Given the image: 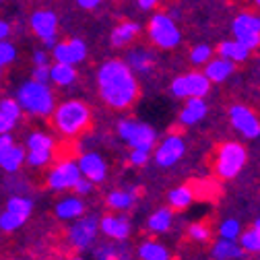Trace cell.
<instances>
[{
  "label": "cell",
  "instance_id": "obj_1",
  "mask_svg": "<svg viewBox=\"0 0 260 260\" xmlns=\"http://www.w3.org/2000/svg\"><path fill=\"white\" fill-rule=\"evenodd\" d=\"M97 89L104 104L112 110H128L139 100L135 71L122 60H108L97 71Z\"/></svg>",
  "mask_w": 260,
  "mask_h": 260
},
{
  "label": "cell",
  "instance_id": "obj_2",
  "mask_svg": "<svg viewBox=\"0 0 260 260\" xmlns=\"http://www.w3.org/2000/svg\"><path fill=\"white\" fill-rule=\"evenodd\" d=\"M52 124L62 137H79L91 126V108L81 100H67L52 110Z\"/></svg>",
  "mask_w": 260,
  "mask_h": 260
},
{
  "label": "cell",
  "instance_id": "obj_3",
  "mask_svg": "<svg viewBox=\"0 0 260 260\" xmlns=\"http://www.w3.org/2000/svg\"><path fill=\"white\" fill-rule=\"evenodd\" d=\"M15 100L21 106V110L29 116L48 118L56 108V97L54 91L48 87V83H38L34 79L19 87Z\"/></svg>",
  "mask_w": 260,
  "mask_h": 260
},
{
  "label": "cell",
  "instance_id": "obj_4",
  "mask_svg": "<svg viewBox=\"0 0 260 260\" xmlns=\"http://www.w3.org/2000/svg\"><path fill=\"white\" fill-rule=\"evenodd\" d=\"M246 159H248V151L244 145H240L236 141L221 143L215 151V157H213V168H215L219 178L232 180L244 170Z\"/></svg>",
  "mask_w": 260,
  "mask_h": 260
},
{
  "label": "cell",
  "instance_id": "obj_5",
  "mask_svg": "<svg viewBox=\"0 0 260 260\" xmlns=\"http://www.w3.org/2000/svg\"><path fill=\"white\" fill-rule=\"evenodd\" d=\"M118 135L126 145H130L133 149L151 151L155 147V141H157L155 130L149 124L139 122V120H130V118L118 122Z\"/></svg>",
  "mask_w": 260,
  "mask_h": 260
},
{
  "label": "cell",
  "instance_id": "obj_6",
  "mask_svg": "<svg viewBox=\"0 0 260 260\" xmlns=\"http://www.w3.org/2000/svg\"><path fill=\"white\" fill-rule=\"evenodd\" d=\"M25 164H29L31 168H46L56 151V143L50 135L46 133H31L27 137L25 143Z\"/></svg>",
  "mask_w": 260,
  "mask_h": 260
},
{
  "label": "cell",
  "instance_id": "obj_7",
  "mask_svg": "<svg viewBox=\"0 0 260 260\" xmlns=\"http://www.w3.org/2000/svg\"><path fill=\"white\" fill-rule=\"evenodd\" d=\"M81 178H83V174L79 170V164H75L71 159H62L48 172L46 186L54 192H69L75 188V184Z\"/></svg>",
  "mask_w": 260,
  "mask_h": 260
},
{
  "label": "cell",
  "instance_id": "obj_8",
  "mask_svg": "<svg viewBox=\"0 0 260 260\" xmlns=\"http://www.w3.org/2000/svg\"><path fill=\"white\" fill-rule=\"evenodd\" d=\"M149 38L153 40L155 46L164 50H172L180 44V31L168 15H155L149 21Z\"/></svg>",
  "mask_w": 260,
  "mask_h": 260
},
{
  "label": "cell",
  "instance_id": "obj_9",
  "mask_svg": "<svg viewBox=\"0 0 260 260\" xmlns=\"http://www.w3.org/2000/svg\"><path fill=\"white\" fill-rule=\"evenodd\" d=\"M211 89V81L205 73H186L172 83V93L178 100H188V97H205Z\"/></svg>",
  "mask_w": 260,
  "mask_h": 260
},
{
  "label": "cell",
  "instance_id": "obj_10",
  "mask_svg": "<svg viewBox=\"0 0 260 260\" xmlns=\"http://www.w3.org/2000/svg\"><path fill=\"white\" fill-rule=\"evenodd\" d=\"M29 25L46 48L56 46V42H58V17H56L54 11H50V9L36 11L29 19Z\"/></svg>",
  "mask_w": 260,
  "mask_h": 260
},
{
  "label": "cell",
  "instance_id": "obj_11",
  "mask_svg": "<svg viewBox=\"0 0 260 260\" xmlns=\"http://www.w3.org/2000/svg\"><path fill=\"white\" fill-rule=\"evenodd\" d=\"M97 234H100V221H97V217H83L81 215L69 227L67 238H69V244L73 248L85 250V248H89L95 242Z\"/></svg>",
  "mask_w": 260,
  "mask_h": 260
},
{
  "label": "cell",
  "instance_id": "obj_12",
  "mask_svg": "<svg viewBox=\"0 0 260 260\" xmlns=\"http://www.w3.org/2000/svg\"><path fill=\"white\" fill-rule=\"evenodd\" d=\"M184 153H186L184 139L178 133H172V135H168L164 141L155 147L153 157H155V164L159 168H172V166H176L178 161L184 157Z\"/></svg>",
  "mask_w": 260,
  "mask_h": 260
},
{
  "label": "cell",
  "instance_id": "obj_13",
  "mask_svg": "<svg viewBox=\"0 0 260 260\" xmlns=\"http://www.w3.org/2000/svg\"><path fill=\"white\" fill-rule=\"evenodd\" d=\"M25 164V149L15 143L11 133L0 135V168L7 174H15Z\"/></svg>",
  "mask_w": 260,
  "mask_h": 260
},
{
  "label": "cell",
  "instance_id": "obj_14",
  "mask_svg": "<svg viewBox=\"0 0 260 260\" xmlns=\"http://www.w3.org/2000/svg\"><path fill=\"white\" fill-rule=\"evenodd\" d=\"M234 36L240 44H244L248 50H254L260 46V19L254 15H240L234 21Z\"/></svg>",
  "mask_w": 260,
  "mask_h": 260
},
{
  "label": "cell",
  "instance_id": "obj_15",
  "mask_svg": "<svg viewBox=\"0 0 260 260\" xmlns=\"http://www.w3.org/2000/svg\"><path fill=\"white\" fill-rule=\"evenodd\" d=\"M230 120L238 133H242L246 139H258L260 137V120L256 114L246 106H234L230 110Z\"/></svg>",
  "mask_w": 260,
  "mask_h": 260
},
{
  "label": "cell",
  "instance_id": "obj_16",
  "mask_svg": "<svg viewBox=\"0 0 260 260\" xmlns=\"http://www.w3.org/2000/svg\"><path fill=\"white\" fill-rule=\"evenodd\" d=\"M52 56L56 62H64V64H79L87 58V46L83 40L73 38L67 42H56V46L52 48Z\"/></svg>",
  "mask_w": 260,
  "mask_h": 260
},
{
  "label": "cell",
  "instance_id": "obj_17",
  "mask_svg": "<svg viewBox=\"0 0 260 260\" xmlns=\"http://www.w3.org/2000/svg\"><path fill=\"white\" fill-rule=\"evenodd\" d=\"M79 170L83 174V178L91 180L93 184H102L108 178V166H106V159L100 153H83L79 157Z\"/></svg>",
  "mask_w": 260,
  "mask_h": 260
},
{
  "label": "cell",
  "instance_id": "obj_18",
  "mask_svg": "<svg viewBox=\"0 0 260 260\" xmlns=\"http://www.w3.org/2000/svg\"><path fill=\"white\" fill-rule=\"evenodd\" d=\"M100 232L114 242H124L130 236V223L120 215H106L100 219Z\"/></svg>",
  "mask_w": 260,
  "mask_h": 260
},
{
  "label": "cell",
  "instance_id": "obj_19",
  "mask_svg": "<svg viewBox=\"0 0 260 260\" xmlns=\"http://www.w3.org/2000/svg\"><path fill=\"white\" fill-rule=\"evenodd\" d=\"M21 116H23V110L17 104V100H11V97L0 100V135L11 133V130L19 124Z\"/></svg>",
  "mask_w": 260,
  "mask_h": 260
},
{
  "label": "cell",
  "instance_id": "obj_20",
  "mask_svg": "<svg viewBox=\"0 0 260 260\" xmlns=\"http://www.w3.org/2000/svg\"><path fill=\"white\" fill-rule=\"evenodd\" d=\"M54 213L62 221H75L81 215H85V203L81 201V197H64L56 203Z\"/></svg>",
  "mask_w": 260,
  "mask_h": 260
},
{
  "label": "cell",
  "instance_id": "obj_21",
  "mask_svg": "<svg viewBox=\"0 0 260 260\" xmlns=\"http://www.w3.org/2000/svg\"><path fill=\"white\" fill-rule=\"evenodd\" d=\"M207 104L203 97H188V102L180 114V122L186 124V126H192V124H199L205 116H207Z\"/></svg>",
  "mask_w": 260,
  "mask_h": 260
},
{
  "label": "cell",
  "instance_id": "obj_22",
  "mask_svg": "<svg viewBox=\"0 0 260 260\" xmlns=\"http://www.w3.org/2000/svg\"><path fill=\"white\" fill-rule=\"evenodd\" d=\"M236 71V62L227 60V58H217L207 62V69H205V77L211 83H223L230 75H234Z\"/></svg>",
  "mask_w": 260,
  "mask_h": 260
},
{
  "label": "cell",
  "instance_id": "obj_23",
  "mask_svg": "<svg viewBox=\"0 0 260 260\" xmlns=\"http://www.w3.org/2000/svg\"><path fill=\"white\" fill-rule=\"evenodd\" d=\"M139 31H141V27H139L137 23H133V21H124V23H120V25L112 31L110 42H112V46H114V48L128 46V44H133V42L137 40Z\"/></svg>",
  "mask_w": 260,
  "mask_h": 260
},
{
  "label": "cell",
  "instance_id": "obj_24",
  "mask_svg": "<svg viewBox=\"0 0 260 260\" xmlns=\"http://www.w3.org/2000/svg\"><path fill=\"white\" fill-rule=\"evenodd\" d=\"M211 254H213L215 260H238V258L244 256V250L238 244V240H225V238H221L219 242H215Z\"/></svg>",
  "mask_w": 260,
  "mask_h": 260
},
{
  "label": "cell",
  "instance_id": "obj_25",
  "mask_svg": "<svg viewBox=\"0 0 260 260\" xmlns=\"http://www.w3.org/2000/svg\"><path fill=\"white\" fill-rule=\"evenodd\" d=\"M50 81L58 87H69L77 81V71L73 64H64V62H56L50 67Z\"/></svg>",
  "mask_w": 260,
  "mask_h": 260
},
{
  "label": "cell",
  "instance_id": "obj_26",
  "mask_svg": "<svg viewBox=\"0 0 260 260\" xmlns=\"http://www.w3.org/2000/svg\"><path fill=\"white\" fill-rule=\"evenodd\" d=\"M137 197L139 194L135 190H114V192L108 194L106 203L114 211H126V209H130L137 203Z\"/></svg>",
  "mask_w": 260,
  "mask_h": 260
},
{
  "label": "cell",
  "instance_id": "obj_27",
  "mask_svg": "<svg viewBox=\"0 0 260 260\" xmlns=\"http://www.w3.org/2000/svg\"><path fill=\"white\" fill-rule=\"evenodd\" d=\"M172 221H174V209H157L149 217L147 227H149V232H153V234H164L172 227Z\"/></svg>",
  "mask_w": 260,
  "mask_h": 260
},
{
  "label": "cell",
  "instance_id": "obj_28",
  "mask_svg": "<svg viewBox=\"0 0 260 260\" xmlns=\"http://www.w3.org/2000/svg\"><path fill=\"white\" fill-rule=\"evenodd\" d=\"M219 56L232 60V62H244V60H248L250 50L244 44H240L238 40H234V42H221L219 44Z\"/></svg>",
  "mask_w": 260,
  "mask_h": 260
},
{
  "label": "cell",
  "instance_id": "obj_29",
  "mask_svg": "<svg viewBox=\"0 0 260 260\" xmlns=\"http://www.w3.org/2000/svg\"><path fill=\"white\" fill-rule=\"evenodd\" d=\"M170 209L174 211H182V209H188L194 201V190L190 186H178L170 192Z\"/></svg>",
  "mask_w": 260,
  "mask_h": 260
},
{
  "label": "cell",
  "instance_id": "obj_30",
  "mask_svg": "<svg viewBox=\"0 0 260 260\" xmlns=\"http://www.w3.org/2000/svg\"><path fill=\"white\" fill-rule=\"evenodd\" d=\"M139 258L141 260H170V252L166 246H161L159 242L147 240L139 246Z\"/></svg>",
  "mask_w": 260,
  "mask_h": 260
},
{
  "label": "cell",
  "instance_id": "obj_31",
  "mask_svg": "<svg viewBox=\"0 0 260 260\" xmlns=\"http://www.w3.org/2000/svg\"><path fill=\"white\" fill-rule=\"evenodd\" d=\"M126 64L137 73H149L153 69V64H155V58L145 50H133V52H128V62Z\"/></svg>",
  "mask_w": 260,
  "mask_h": 260
},
{
  "label": "cell",
  "instance_id": "obj_32",
  "mask_svg": "<svg viewBox=\"0 0 260 260\" xmlns=\"http://www.w3.org/2000/svg\"><path fill=\"white\" fill-rule=\"evenodd\" d=\"M27 219H29V217H25V215H21V213H15V211H11V209H5L3 213H0V232H7V234L17 232L19 227L25 225Z\"/></svg>",
  "mask_w": 260,
  "mask_h": 260
},
{
  "label": "cell",
  "instance_id": "obj_33",
  "mask_svg": "<svg viewBox=\"0 0 260 260\" xmlns=\"http://www.w3.org/2000/svg\"><path fill=\"white\" fill-rule=\"evenodd\" d=\"M95 260H126V252L116 244H102L93 250Z\"/></svg>",
  "mask_w": 260,
  "mask_h": 260
},
{
  "label": "cell",
  "instance_id": "obj_34",
  "mask_svg": "<svg viewBox=\"0 0 260 260\" xmlns=\"http://www.w3.org/2000/svg\"><path fill=\"white\" fill-rule=\"evenodd\" d=\"M238 244L242 246V250H244V252H250V254H260V236H258L254 230H248V232L240 234Z\"/></svg>",
  "mask_w": 260,
  "mask_h": 260
},
{
  "label": "cell",
  "instance_id": "obj_35",
  "mask_svg": "<svg viewBox=\"0 0 260 260\" xmlns=\"http://www.w3.org/2000/svg\"><path fill=\"white\" fill-rule=\"evenodd\" d=\"M7 209L21 213L25 217H31V211H34V201L27 199V197H11L7 203Z\"/></svg>",
  "mask_w": 260,
  "mask_h": 260
},
{
  "label": "cell",
  "instance_id": "obj_36",
  "mask_svg": "<svg viewBox=\"0 0 260 260\" xmlns=\"http://www.w3.org/2000/svg\"><path fill=\"white\" fill-rule=\"evenodd\" d=\"M219 234L225 240H238L240 234H242V225H240L238 219H225L219 227Z\"/></svg>",
  "mask_w": 260,
  "mask_h": 260
},
{
  "label": "cell",
  "instance_id": "obj_37",
  "mask_svg": "<svg viewBox=\"0 0 260 260\" xmlns=\"http://www.w3.org/2000/svg\"><path fill=\"white\" fill-rule=\"evenodd\" d=\"M15 58H17V48L11 42L3 40V42H0V67H3V69L9 67V64L15 62Z\"/></svg>",
  "mask_w": 260,
  "mask_h": 260
},
{
  "label": "cell",
  "instance_id": "obj_38",
  "mask_svg": "<svg viewBox=\"0 0 260 260\" xmlns=\"http://www.w3.org/2000/svg\"><path fill=\"white\" fill-rule=\"evenodd\" d=\"M188 238L194 242H207L211 238V230L205 223H192L188 227Z\"/></svg>",
  "mask_w": 260,
  "mask_h": 260
},
{
  "label": "cell",
  "instance_id": "obj_39",
  "mask_svg": "<svg viewBox=\"0 0 260 260\" xmlns=\"http://www.w3.org/2000/svg\"><path fill=\"white\" fill-rule=\"evenodd\" d=\"M211 54H213L211 48L205 46V44H201V46H197V48L190 52V62H192V64H205V62H209Z\"/></svg>",
  "mask_w": 260,
  "mask_h": 260
},
{
  "label": "cell",
  "instance_id": "obj_40",
  "mask_svg": "<svg viewBox=\"0 0 260 260\" xmlns=\"http://www.w3.org/2000/svg\"><path fill=\"white\" fill-rule=\"evenodd\" d=\"M149 157H151V151H147V149H133V151H130V155H128L130 164L137 166V168L145 166L149 161Z\"/></svg>",
  "mask_w": 260,
  "mask_h": 260
},
{
  "label": "cell",
  "instance_id": "obj_41",
  "mask_svg": "<svg viewBox=\"0 0 260 260\" xmlns=\"http://www.w3.org/2000/svg\"><path fill=\"white\" fill-rule=\"evenodd\" d=\"M31 79L38 83H50V64H44V67H36L34 73H31Z\"/></svg>",
  "mask_w": 260,
  "mask_h": 260
},
{
  "label": "cell",
  "instance_id": "obj_42",
  "mask_svg": "<svg viewBox=\"0 0 260 260\" xmlns=\"http://www.w3.org/2000/svg\"><path fill=\"white\" fill-rule=\"evenodd\" d=\"M93 186H95V184H93L91 180H87V178H81V180L75 184L73 192H75V194H79V197H87V194H91Z\"/></svg>",
  "mask_w": 260,
  "mask_h": 260
},
{
  "label": "cell",
  "instance_id": "obj_43",
  "mask_svg": "<svg viewBox=\"0 0 260 260\" xmlns=\"http://www.w3.org/2000/svg\"><path fill=\"white\" fill-rule=\"evenodd\" d=\"M48 60H50V58H48V52H46V50H36V52H34V64H36V67H44V64H50Z\"/></svg>",
  "mask_w": 260,
  "mask_h": 260
},
{
  "label": "cell",
  "instance_id": "obj_44",
  "mask_svg": "<svg viewBox=\"0 0 260 260\" xmlns=\"http://www.w3.org/2000/svg\"><path fill=\"white\" fill-rule=\"evenodd\" d=\"M77 5H79L81 9H85V11H91V9H95V7H100L102 0H77Z\"/></svg>",
  "mask_w": 260,
  "mask_h": 260
},
{
  "label": "cell",
  "instance_id": "obj_45",
  "mask_svg": "<svg viewBox=\"0 0 260 260\" xmlns=\"http://www.w3.org/2000/svg\"><path fill=\"white\" fill-rule=\"evenodd\" d=\"M11 36V25L7 23V21H3V19H0V42H3V40H7Z\"/></svg>",
  "mask_w": 260,
  "mask_h": 260
},
{
  "label": "cell",
  "instance_id": "obj_46",
  "mask_svg": "<svg viewBox=\"0 0 260 260\" xmlns=\"http://www.w3.org/2000/svg\"><path fill=\"white\" fill-rule=\"evenodd\" d=\"M159 3H161V0H139L141 9H145V11H149V9H153V7H157Z\"/></svg>",
  "mask_w": 260,
  "mask_h": 260
},
{
  "label": "cell",
  "instance_id": "obj_47",
  "mask_svg": "<svg viewBox=\"0 0 260 260\" xmlns=\"http://www.w3.org/2000/svg\"><path fill=\"white\" fill-rule=\"evenodd\" d=\"M252 230H254V232H256V234L260 236V219H256V221H254V225H252Z\"/></svg>",
  "mask_w": 260,
  "mask_h": 260
},
{
  "label": "cell",
  "instance_id": "obj_48",
  "mask_svg": "<svg viewBox=\"0 0 260 260\" xmlns=\"http://www.w3.org/2000/svg\"><path fill=\"white\" fill-rule=\"evenodd\" d=\"M71 260H83V258H81V256H75V258H71Z\"/></svg>",
  "mask_w": 260,
  "mask_h": 260
},
{
  "label": "cell",
  "instance_id": "obj_49",
  "mask_svg": "<svg viewBox=\"0 0 260 260\" xmlns=\"http://www.w3.org/2000/svg\"><path fill=\"white\" fill-rule=\"evenodd\" d=\"M0 77H3V67H0Z\"/></svg>",
  "mask_w": 260,
  "mask_h": 260
},
{
  "label": "cell",
  "instance_id": "obj_50",
  "mask_svg": "<svg viewBox=\"0 0 260 260\" xmlns=\"http://www.w3.org/2000/svg\"><path fill=\"white\" fill-rule=\"evenodd\" d=\"M256 5H258V7H260V0H256Z\"/></svg>",
  "mask_w": 260,
  "mask_h": 260
}]
</instances>
